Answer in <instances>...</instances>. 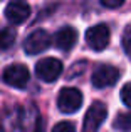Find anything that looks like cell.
I'll list each match as a JSON object with an SVG mask.
<instances>
[{
    "label": "cell",
    "instance_id": "3957f363",
    "mask_svg": "<svg viewBox=\"0 0 131 132\" xmlns=\"http://www.w3.org/2000/svg\"><path fill=\"white\" fill-rule=\"evenodd\" d=\"M109 39H111V32H109V27L104 23H98V25L88 29L86 32V42L92 50H104L109 45Z\"/></svg>",
    "mask_w": 131,
    "mask_h": 132
},
{
    "label": "cell",
    "instance_id": "8fae6325",
    "mask_svg": "<svg viewBox=\"0 0 131 132\" xmlns=\"http://www.w3.org/2000/svg\"><path fill=\"white\" fill-rule=\"evenodd\" d=\"M77 42V32L72 27H64L54 37V45L61 50H71Z\"/></svg>",
    "mask_w": 131,
    "mask_h": 132
},
{
    "label": "cell",
    "instance_id": "277c9868",
    "mask_svg": "<svg viewBox=\"0 0 131 132\" xmlns=\"http://www.w3.org/2000/svg\"><path fill=\"white\" fill-rule=\"evenodd\" d=\"M82 105V94L74 87H66L59 92L57 107L64 114H74Z\"/></svg>",
    "mask_w": 131,
    "mask_h": 132
},
{
    "label": "cell",
    "instance_id": "2e32d148",
    "mask_svg": "<svg viewBox=\"0 0 131 132\" xmlns=\"http://www.w3.org/2000/svg\"><path fill=\"white\" fill-rule=\"evenodd\" d=\"M123 47H125V52L131 57V27L125 32V35H123Z\"/></svg>",
    "mask_w": 131,
    "mask_h": 132
},
{
    "label": "cell",
    "instance_id": "52a82bcc",
    "mask_svg": "<svg viewBox=\"0 0 131 132\" xmlns=\"http://www.w3.org/2000/svg\"><path fill=\"white\" fill-rule=\"evenodd\" d=\"M3 82L9 84L10 87L15 89H24L29 82V70H27L25 65L22 64H13L3 70Z\"/></svg>",
    "mask_w": 131,
    "mask_h": 132
},
{
    "label": "cell",
    "instance_id": "e0dca14e",
    "mask_svg": "<svg viewBox=\"0 0 131 132\" xmlns=\"http://www.w3.org/2000/svg\"><path fill=\"white\" fill-rule=\"evenodd\" d=\"M123 2H125V0H101V3L104 7H108V9H116V7H119Z\"/></svg>",
    "mask_w": 131,
    "mask_h": 132
},
{
    "label": "cell",
    "instance_id": "5bb4252c",
    "mask_svg": "<svg viewBox=\"0 0 131 132\" xmlns=\"http://www.w3.org/2000/svg\"><path fill=\"white\" fill-rule=\"evenodd\" d=\"M121 100H123V104H125L126 107L131 109V82L123 85V89H121Z\"/></svg>",
    "mask_w": 131,
    "mask_h": 132
},
{
    "label": "cell",
    "instance_id": "ba28073f",
    "mask_svg": "<svg viewBox=\"0 0 131 132\" xmlns=\"http://www.w3.org/2000/svg\"><path fill=\"white\" fill-rule=\"evenodd\" d=\"M20 129L22 132H44V122L35 105H29L20 112Z\"/></svg>",
    "mask_w": 131,
    "mask_h": 132
},
{
    "label": "cell",
    "instance_id": "6da1fadb",
    "mask_svg": "<svg viewBox=\"0 0 131 132\" xmlns=\"http://www.w3.org/2000/svg\"><path fill=\"white\" fill-rule=\"evenodd\" d=\"M108 117V109L103 102H92L84 116L82 132H96L103 126L104 119Z\"/></svg>",
    "mask_w": 131,
    "mask_h": 132
},
{
    "label": "cell",
    "instance_id": "30bf717a",
    "mask_svg": "<svg viewBox=\"0 0 131 132\" xmlns=\"http://www.w3.org/2000/svg\"><path fill=\"white\" fill-rule=\"evenodd\" d=\"M20 107H5L0 116V129L2 132H15L20 126Z\"/></svg>",
    "mask_w": 131,
    "mask_h": 132
},
{
    "label": "cell",
    "instance_id": "8992f818",
    "mask_svg": "<svg viewBox=\"0 0 131 132\" xmlns=\"http://www.w3.org/2000/svg\"><path fill=\"white\" fill-rule=\"evenodd\" d=\"M119 79V70L113 65H101L98 67L94 72H92V85L96 89H106V87H111L118 82Z\"/></svg>",
    "mask_w": 131,
    "mask_h": 132
},
{
    "label": "cell",
    "instance_id": "9a60e30c",
    "mask_svg": "<svg viewBox=\"0 0 131 132\" xmlns=\"http://www.w3.org/2000/svg\"><path fill=\"white\" fill-rule=\"evenodd\" d=\"M52 132H76V127H74V124L72 122H57L56 126H54V129Z\"/></svg>",
    "mask_w": 131,
    "mask_h": 132
},
{
    "label": "cell",
    "instance_id": "9c48e42d",
    "mask_svg": "<svg viewBox=\"0 0 131 132\" xmlns=\"http://www.w3.org/2000/svg\"><path fill=\"white\" fill-rule=\"evenodd\" d=\"M29 15H30V7L25 0H12V2L5 7V17L13 25L24 23L29 19Z\"/></svg>",
    "mask_w": 131,
    "mask_h": 132
},
{
    "label": "cell",
    "instance_id": "4fadbf2b",
    "mask_svg": "<svg viewBox=\"0 0 131 132\" xmlns=\"http://www.w3.org/2000/svg\"><path fill=\"white\" fill-rule=\"evenodd\" d=\"M114 127L123 132H131V112L128 114H119L116 117V122H114Z\"/></svg>",
    "mask_w": 131,
    "mask_h": 132
},
{
    "label": "cell",
    "instance_id": "5b68a950",
    "mask_svg": "<svg viewBox=\"0 0 131 132\" xmlns=\"http://www.w3.org/2000/svg\"><path fill=\"white\" fill-rule=\"evenodd\" d=\"M50 44H52V37H50L46 30L39 29V30H34L25 39V42H24V50L29 55H35V54H40V52L47 50V48L50 47Z\"/></svg>",
    "mask_w": 131,
    "mask_h": 132
},
{
    "label": "cell",
    "instance_id": "7a4b0ae2",
    "mask_svg": "<svg viewBox=\"0 0 131 132\" xmlns=\"http://www.w3.org/2000/svg\"><path fill=\"white\" fill-rule=\"evenodd\" d=\"M62 69L64 67H62V62L61 60L52 59V57H47V59H42V60L37 62L35 74L42 82H54V80H57V79L61 77Z\"/></svg>",
    "mask_w": 131,
    "mask_h": 132
},
{
    "label": "cell",
    "instance_id": "7c38bea8",
    "mask_svg": "<svg viewBox=\"0 0 131 132\" xmlns=\"http://www.w3.org/2000/svg\"><path fill=\"white\" fill-rule=\"evenodd\" d=\"M15 39H17L15 29H10V27L2 29L0 30V50H9L15 42Z\"/></svg>",
    "mask_w": 131,
    "mask_h": 132
}]
</instances>
